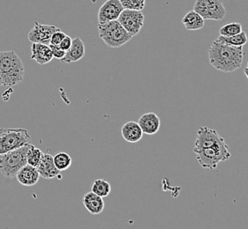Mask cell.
Listing matches in <instances>:
<instances>
[{"mask_svg": "<svg viewBox=\"0 0 248 229\" xmlns=\"http://www.w3.org/2000/svg\"><path fill=\"white\" fill-rule=\"evenodd\" d=\"M243 47L229 46L223 43L213 42L209 49L210 65L220 72H233L242 65Z\"/></svg>", "mask_w": 248, "mask_h": 229, "instance_id": "1", "label": "cell"}, {"mask_svg": "<svg viewBox=\"0 0 248 229\" xmlns=\"http://www.w3.org/2000/svg\"><path fill=\"white\" fill-rule=\"evenodd\" d=\"M24 64L20 57L14 51L0 52V80L2 86L12 87L23 81Z\"/></svg>", "mask_w": 248, "mask_h": 229, "instance_id": "2", "label": "cell"}, {"mask_svg": "<svg viewBox=\"0 0 248 229\" xmlns=\"http://www.w3.org/2000/svg\"><path fill=\"white\" fill-rule=\"evenodd\" d=\"M33 145L27 144L23 147L0 154V172L7 178L15 177L17 172L25 166L27 163V156L29 149Z\"/></svg>", "mask_w": 248, "mask_h": 229, "instance_id": "3", "label": "cell"}, {"mask_svg": "<svg viewBox=\"0 0 248 229\" xmlns=\"http://www.w3.org/2000/svg\"><path fill=\"white\" fill-rule=\"evenodd\" d=\"M98 31L100 39L109 48L122 47L124 44L129 43L132 38L117 19L105 23H99Z\"/></svg>", "mask_w": 248, "mask_h": 229, "instance_id": "4", "label": "cell"}, {"mask_svg": "<svg viewBox=\"0 0 248 229\" xmlns=\"http://www.w3.org/2000/svg\"><path fill=\"white\" fill-rule=\"evenodd\" d=\"M193 151L196 153L198 163L208 169H215L221 162H226L232 156L226 143L203 149H194Z\"/></svg>", "mask_w": 248, "mask_h": 229, "instance_id": "5", "label": "cell"}, {"mask_svg": "<svg viewBox=\"0 0 248 229\" xmlns=\"http://www.w3.org/2000/svg\"><path fill=\"white\" fill-rule=\"evenodd\" d=\"M31 142L29 131L22 128H0V154Z\"/></svg>", "mask_w": 248, "mask_h": 229, "instance_id": "6", "label": "cell"}, {"mask_svg": "<svg viewBox=\"0 0 248 229\" xmlns=\"http://www.w3.org/2000/svg\"><path fill=\"white\" fill-rule=\"evenodd\" d=\"M193 10L204 19L221 20L226 15L223 0H196Z\"/></svg>", "mask_w": 248, "mask_h": 229, "instance_id": "7", "label": "cell"}, {"mask_svg": "<svg viewBox=\"0 0 248 229\" xmlns=\"http://www.w3.org/2000/svg\"><path fill=\"white\" fill-rule=\"evenodd\" d=\"M120 24L133 37L143 27L144 15L139 10L124 9L117 19Z\"/></svg>", "mask_w": 248, "mask_h": 229, "instance_id": "8", "label": "cell"}, {"mask_svg": "<svg viewBox=\"0 0 248 229\" xmlns=\"http://www.w3.org/2000/svg\"><path fill=\"white\" fill-rule=\"evenodd\" d=\"M225 143L224 138H222L216 130L210 129L209 127H201L197 130L194 149H203Z\"/></svg>", "mask_w": 248, "mask_h": 229, "instance_id": "9", "label": "cell"}, {"mask_svg": "<svg viewBox=\"0 0 248 229\" xmlns=\"http://www.w3.org/2000/svg\"><path fill=\"white\" fill-rule=\"evenodd\" d=\"M60 30L53 25L40 24L34 21L33 29L29 31L28 38L32 43H43L48 45L53 33Z\"/></svg>", "mask_w": 248, "mask_h": 229, "instance_id": "10", "label": "cell"}, {"mask_svg": "<svg viewBox=\"0 0 248 229\" xmlns=\"http://www.w3.org/2000/svg\"><path fill=\"white\" fill-rule=\"evenodd\" d=\"M124 9L120 0H107L100 6L98 12L99 23L116 20Z\"/></svg>", "mask_w": 248, "mask_h": 229, "instance_id": "11", "label": "cell"}, {"mask_svg": "<svg viewBox=\"0 0 248 229\" xmlns=\"http://www.w3.org/2000/svg\"><path fill=\"white\" fill-rule=\"evenodd\" d=\"M36 168L40 174V177L45 179L61 178V171L58 170L55 166L53 156L49 153H43V159Z\"/></svg>", "mask_w": 248, "mask_h": 229, "instance_id": "12", "label": "cell"}, {"mask_svg": "<svg viewBox=\"0 0 248 229\" xmlns=\"http://www.w3.org/2000/svg\"><path fill=\"white\" fill-rule=\"evenodd\" d=\"M15 177L17 178L20 184L24 186L31 187L35 185L38 182L40 174L36 167H33L29 164H26L17 172Z\"/></svg>", "mask_w": 248, "mask_h": 229, "instance_id": "13", "label": "cell"}, {"mask_svg": "<svg viewBox=\"0 0 248 229\" xmlns=\"http://www.w3.org/2000/svg\"><path fill=\"white\" fill-rule=\"evenodd\" d=\"M143 133L154 135L157 133L160 128V119L157 114L153 112L144 113L139 117L138 122Z\"/></svg>", "mask_w": 248, "mask_h": 229, "instance_id": "14", "label": "cell"}, {"mask_svg": "<svg viewBox=\"0 0 248 229\" xmlns=\"http://www.w3.org/2000/svg\"><path fill=\"white\" fill-rule=\"evenodd\" d=\"M86 47L85 43L79 37L72 39V45L67 50L64 57L61 59L62 63H74L81 60L85 57Z\"/></svg>", "mask_w": 248, "mask_h": 229, "instance_id": "15", "label": "cell"}, {"mask_svg": "<svg viewBox=\"0 0 248 229\" xmlns=\"http://www.w3.org/2000/svg\"><path fill=\"white\" fill-rule=\"evenodd\" d=\"M31 59L41 65L51 62L53 56L49 46L43 43H32Z\"/></svg>", "mask_w": 248, "mask_h": 229, "instance_id": "16", "label": "cell"}, {"mask_svg": "<svg viewBox=\"0 0 248 229\" xmlns=\"http://www.w3.org/2000/svg\"><path fill=\"white\" fill-rule=\"evenodd\" d=\"M121 134L127 142L137 143L142 139L143 133L138 122L129 121L121 127Z\"/></svg>", "mask_w": 248, "mask_h": 229, "instance_id": "17", "label": "cell"}, {"mask_svg": "<svg viewBox=\"0 0 248 229\" xmlns=\"http://www.w3.org/2000/svg\"><path fill=\"white\" fill-rule=\"evenodd\" d=\"M83 204L86 210L93 215L100 214L105 207L103 197L96 195L93 191L86 192L83 197Z\"/></svg>", "mask_w": 248, "mask_h": 229, "instance_id": "18", "label": "cell"}, {"mask_svg": "<svg viewBox=\"0 0 248 229\" xmlns=\"http://www.w3.org/2000/svg\"><path fill=\"white\" fill-rule=\"evenodd\" d=\"M204 21L205 19L194 10L187 12L182 18V23L189 31H195L202 29L204 27Z\"/></svg>", "mask_w": 248, "mask_h": 229, "instance_id": "19", "label": "cell"}, {"mask_svg": "<svg viewBox=\"0 0 248 229\" xmlns=\"http://www.w3.org/2000/svg\"><path fill=\"white\" fill-rule=\"evenodd\" d=\"M217 43H223L229 46H235V47H243L246 43H248V36L245 31H241L240 33L232 36H223L219 35L216 39Z\"/></svg>", "mask_w": 248, "mask_h": 229, "instance_id": "20", "label": "cell"}, {"mask_svg": "<svg viewBox=\"0 0 248 229\" xmlns=\"http://www.w3.org/2000/svg\"><path fill=\"white\" fill-rule=\"evenodd\" d=\"M91 191L98 196L106 197L108 196L111 192V185L105 179H96L95 181L92 183Z\"/></svg>", "mask_w": 248, "mask_h": 229, "instance_id": "21", "label": "cell"}, {"mask_svg": "<svg viewBox=\"0 0 248 229\" xmlns=\"http://www.w3.org/2000/svg\"><path fill=\"white\" fill-rule=\"evenodd\" d=\"M53 161L55 166L60 171H64L72 166V157L65 152L57 153L55 156H53Z\"/></svg>", "mask_w": 248, "mask_h": 229, "instance_id": "22", "label": "cell"}, {"mask_svg": "<svg viewBox=\"0 0 248 229\" xmlns=\"http://www.w3.org/2000/svg\"><path fill=\"white\" fill-rule=\"evenodd\" d=\"M242 31V26L239 22H231L222 26L219 29V35L232 36Z\"/></svg>", "mask_w": 248, "mask_h": 229, "instance_id": "23", "label": "cell"}, {"mask_svg": "<svg viewBox=\"0 0 248 229\" xmlns=\"http://www.w3.org/2000/svg\"><path fill=\"white\" fill-rule=\"evenodd\" d=\"M43 153L41 149L34 147L33 146L29 149L28 156H27V163L33 167H37L39 163H41L43 159Z\"/></svg>", "mask_w": 248, "mask_h": 229, "instance_id": "24", "label": "cell"}, {"mask_svg": "<svg viewBox=\"0 0 248 229\" xmlns=\"http://www.w3.org/2000/svg\"><path fill=\"white\" fill-rule=\"evenodd\" d=\"M124 9L142 11L145 5V0H120Z\"/></svg>", "mask_w": 248, "mask_h": 229, "instance_id": "25", "label": "cell"}, {"mask_svg": "<svg viewBox=\"0 0 248 229\" xmlns=\"http://www.w3.org/2000/svg\"><path fill=\"white\" fill-rule=\"evenodd\" d=\"M48 46H49V48L51 49L53 57H55V58H57V59L61 60V59H62V58L64 57V56H65V53H66V51H64V50H62V49L59 48V46H58V45L48 44Z\"/></svg>", "mask_w": 248, "mask_h": 229, "instance_id": "26", "label": "cell"}, {"mask_svg": "<svg viewBox=\"0 0 248 229\" xmlns=\"http://www.w3.org/2000/svg\"><path fill=\"white\" fill-rule=\"evenodd\" d=\"M65 35H66V34L63 33L62 31H61V29L58 30V31H56V32L51 35L49 44H52V45H59V43L62 42V39L65 37Z\"/></svg>", "mask_w": 248, "mask_h": 229, "instance_id": "27", "label": "cell"}, {"mask_svg": "<svg viewBox=\"0 0 248 229\" xmlns=\"http://www.w3.org/2000/svg\"><path fill=\"white\" fill-rule=\"evenodd\" d=\"M72 39L69 36V35H65V37L62 39V42L59 43V48L62 49V50H64V51H67L70 47H71V45H72Z\"/></svg>", "mask_w": 248, "mask_h": 229, "instance_id": "28", "label": "cell"}, {"mask_svg": "<svg viewBox=\"0 0 248 229\" xmlns=\"http://www.w3.org/2000/svg\"><path fill=\"white\" fill-rule=\"evenodd\" d=\"M0 86H2V83H1V80H0Z\"/></svg>", "mask_w": 248, "mask_h": 229, "instance_id": "29", "label": "cell"}]
</instances>
